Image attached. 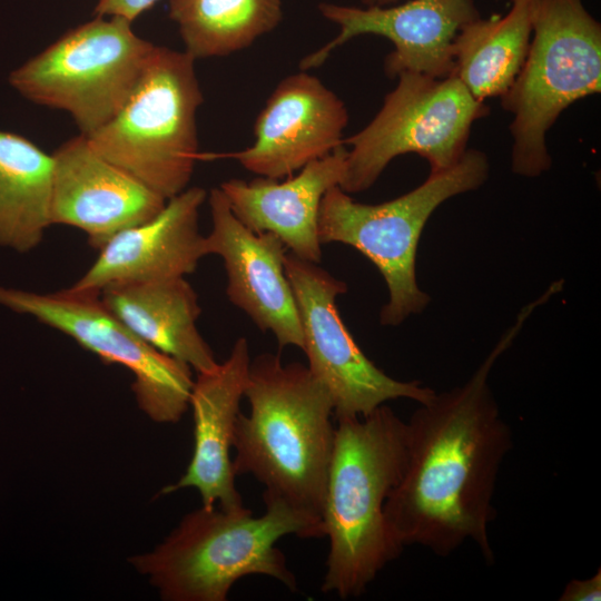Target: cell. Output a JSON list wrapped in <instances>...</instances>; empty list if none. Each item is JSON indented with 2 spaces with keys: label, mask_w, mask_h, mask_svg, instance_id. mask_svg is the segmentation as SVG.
Here are the masks:
<instances>
[{
  "label": "cell",
  "mask_w": 601,
  "mask_h": 601,
  "mask_svg": "<svg viewBox=\"0 0 601 601\" xmlns=\"http://www.w3.org/2000/svg\"><path fill=\"white\" fill-rule=\"evenodd\" d=\"M318 10L338 27V33L305 56L300 70L318 68L338 47L356 37L374 35L393 45L384 60L385 75L392 79L403 72L451 76L456 35L481 17L475 0H407L385 7L321 2Z\"/></svg>",
  "instance_id": "obj_12"
},
{
  "label": "cell",
  "mask_w": 601,
  "mask_h": 601,
  "mask_svg": "<svg viewBox=\"0 0 601 601\" xmlns=\"http://www.w3.org/2000/svg\"><path fill=\"white\" fill-rule=\"evenodd\" d=\"M531 32L530 0H512L504 14L466 23L453 42L452 75L480 101L502 97L524 63Z\"/></svg>",
  "instance_id": "obj_20"
},
{
  "label": "cell",
  "mask_w": 601,
  "mask_h": 601,
  "mask_svg": "<svg viewBox=\"0 0 601 601\" xmlns=\"http://www.w3.org/2000/svg\"><path fill=\"white\" fill-rule=\"evenodd\" d=\"M52 155L51 225L87 235L100 249L116 234L155 217L167 199L99 155L79 134Z\"/></svg>",
  "instance_id": "obj_15"
},
{
  "label": "cell",
  "mask_w": 601,
  "mask_h": 601,
  "mask_svg": "<svg viewBox=\"0 0 601 601\" xmlns=\"http://www.w3.org/2000/svg\"><path fill=\"white\" fill-rule=\"evenodd\" d=\"M285 273L297 304L307 367L327 388L335 418L366 416L397 398L423 404L435 395L418 381L388 376L362 352L337 308V297L347 292L344 280L290 253Z\"/></svg>",
  "instance_id": "obj_11"
},
{
  "label": "cell",
  "mask_w": 601,
  "mask_h": 601,
  "mask_svg": "<svg viewBox=\"0 0 601 601\" xmlns=\"http://www.w3.org/2000/svg\"><path fill=\"white\" fill-rule=\"evenodd\" d=\"M169 17L195 60L226 57L272 32L283 0H170Z\"/></svg>",
  "instance_id": "obj_22"
},
{
  "label": "cell",
  "mask_w": 601,
  "mask_h": 601,
  "mask_svg": "<svg viewBox=\"0 0 601 601\" xmlns=\"http://www.w3.org/2000/svg\"><path fill=\"white\" fill-rule=\"evenodd\" d=\"M396 79L374 118L344 139L339 187L348 194L372 187L388 164L405 154L424 158L431 171L452 167L466 151L474 122L490 114L453 75L403 72Z\"/></svg>",
  "instance_id": "obj_9"
},
{
  "label": "cell",
  "mask_w": 601,
  "mask_h": 601,
  "mask_svg": "<svg viewBox=\"0 0 601 601\" xmlns=\"http://www.w3.org/2000/svg\"><path fill=\"white\" fill-rule=\"evenodd\" d=\"M99 296L139 338L197 373L214 370L218 362L197 329L201 313L198 296L185 277L114 283Z\"/></svg>",
  "instance_id": "obj_19"
},
{
  "label": "cell",
  "mask_w": 601,
  "mask_h": 601,
  "mask_svg": "<svg viewBox=\"0 0 601 601\" xmlns=\"http://www.w3.org/2000/svg\"><path fill=\"white\" fill-rule=\"evenodd\" d=\"M549 294L524 306L475 370L460 386L435 393L412 414L407 424L406 463L384 514L396 542L421 545L446 556L473 541L487 562L494 560L489 525L504 457L512 447L490 387L491 372Z\"/></svg>",
  "instance_id": "obj_1"
},
{
  "label": "cell",
  "mask_w": 601,
  "mask_h": 601,
  "mask_svg": "<svg viewBox=\"0 0 601 601\" xmlns=\"http://www.w3.org/2000/svg\"><path fill=\"white\" fill-rule=\"evenodd\" d=\"M248 341L236 339L228 357L208 372L197 373L189 406L194 416V452L184 475L164 487L168 494L181 489L198 491L203 506H244L235 484L230 451L250 366Z\"/></svg>",
  "instance_id": "obj_17"
},
{
  "label": "cell",
  "mask_w": 601,
  "mask_h": 601,
  "mask_svg": "<svg viewBox=\"0 0 601 601\" xmlns=\"http://www.w3.org/2000/svg\"><path fill=\"white\" fill-rule=\"evenodd\" d=\"M406 453L407 424L385 404L366 416L336 418L322 516L329 541L323 592L357 598L402 553L384 508Z\"/></svg>",
  "instance_id": "obj_3"
},
{
  "label": "cell",
  "mask_w": 601,
  "mask_h": 601,
  "mask_svg": "<svg viewBox=\"0 0 601 601\" xmlns=\"http://www.w3.org/2000/svg\"><path fill=\"white\" fill-rule=\"evenodd\" d=\"M348 111L321 79L300 70L278 82L254 125V142L221 155L269 179L294 175L344 145Z\"/></svg>",
  "instance_id": "obj_13"
},
{
  "label": "cell",
  "mask_w": 601,
  "mask_h": 601,
  "mask_svg": "<svg viewBox=\"0 0 601 601\" xmlns=\"http://www.w3.org/2000/svg\"><path fill=\"white\" fill-rule=\"evenodd\" d=\"M155 48L126 19L97 16L14 69L9 82L28 100L68 112L89 136L121 108Z\"/></svg>",
  "instance_id": "obj_8"
},
{
  "label": "cell",
  "mask_w": 601,
  "mask_h": 601,
  "mask_svg": "<svg viewBox=\"0 0 601 601\" xmlns=\"http://www.w3.org/2000/svg\"><path fill=\"white\" fill-rule=\"evenodd\" d=\"M207 198L201 187H187L167 199L151 219L110 238L92 265L70 287L99 292L114 283L185 277L207 256L199 231V209Z\"/></svg>",
  "instance_id": "obj_16"
},
{
  "label": "cell",
  "mask_w": 601,
  "mask_h": 601,
  "mask_svg": "<svg viewBox=\"0 0 601 601\" xmlns=\"http://www.w3.org/2000/svg\"><path fill=\"white\" fill-rule=\"evenodd\" d=\"M490 176L487 156L466 149L452 167L431 171L414 189L370 205L355 201L339 186L322 198L317 234L321 244L342 243L361 252L378 269L388 292L380 312L383 326H397L430 303L416 279V252L431 215L447 199L480 188Z\"/></svg>",
  "instance_id": "obj_6"
},
{
  "label": "cell",
  "mask_w": 601,
  "mask_h": 601,
  "mask_svg": "<svg viewBox=\"0 0 601 601\" xmlns=\"http://www.w3.org/2000/svg\"><path fill=\"white\" fill-rule=\"evenodd\" d=\"M0 304L66 334L102 362L129 370L137 404L152 421L176 423L188 410L191 367L139 338L105 306L99 292L69 287L35 293L0 286Z\"/></svg>",
  "instance_id": "obj_10"
},
{
  "label": "cell",
  "mask_w": 601,
  "mask_h": 601,
  "mask_svg": "<svg viewBox=\"0 0 601 601\" xmlns=\"http://www.w3.org/2000/svg\"><path fill=\"white\" fill-rule=\"evenodd\" d=\"M158 0H97L95 12L99 17H119L132 22Z\"/></svg>",
  "instance_id": "obj_23"
},
{
  "label": "cell",
  "mask_w": 601,
  "mask_h": 601,
  "mask_svg": "<svg viewBox=\"0 0 601 601\" xmlns=\"http://www.w3.org/2000/svg\"><path fill=\"white\" fill-rule=\"evenodd\" d=\"M203 101L195 59L156 46L121 108L86 137L104 158L169 199L188 187L200 158L196 116Z\"/></svg>",
  "instance_id": "obj_7"
},
{
  "label": "cell",
  "mask_w": 601,
  "mask_h": 601,
  "mask_svg": "<svg viewBox=\"0 0 601 601\" xmlns=\"http://www.w3.org/2000/svg\"><path fill=\"white\" fill-rule=\"evenodd\" d=\"M560 601H600L601 600V569L590 578L572 579L561 593Z\"/></svg>",
  "instance_id": "obj_24"
},
{
  "label": "cell",
  "mask_w": 601,
  "mask_h": 601,
  "mask_svg": "<svg viewBox=\"0 0 601 601\" xmlns=\"http://www.w3.org/2000/svg\"><path fill=\"white\" fill-rule=\"evenodd\" d=\"M234 440L235 475L250 474L265 486L263 500H279L321 532L334 447L333 402L307 365L283 363L279 354L250 361Z\"/></svg>",
  "instance_id": "obj_2"
},
{
  "label": "cell",
  "mask_w": 601,
  "mask_h": 601,
  "mask_svg": "<svg viewBox=\"0 0 601 601\" xmlns=\"http://www.w3.org/2000/svg\"><path fill=\"white\" fill-rule=\"evenodd\" d=\"M264 503L260 516L245 506H201L186 514L154 550L129 561L165 601H225L233 585L252 574L270 577L295 591L296 578L276 542L289 534H322L283 501Z\"/></svg>",
  "instance_id": "obj_4"
},
{
  "label": "cell",
  "mask_w": 601,
  "mask_h": 601,
  "mask_svg": "<svg viewBox=\"0 0 601 601\" xmlns=\"http://www.w3.org/2000/svg\"><path fill=\"white\" fill-rule=\"evenodd\" d=\"M363 7H385L400 2L401 0H359Z\"/></svg>",
  "instance_id": "obj_25"
},
{
  "label": "cell",
  "mask_w": 601,
  "mask_h": 601,
  "mask_svg": "<svg viewBox=\"0 0 601 601\" xmlns=\"http://www.w3.org/2000/svg\"><path fill=\"white\" fill-rule=\"evenodd\" d=\"M211 230L206 255H218L227 277L226 295L279 346L303 348L296 299L285 273L287 248L272 233H255L234 215L219 187L208 194Z\"/></svg>",
  "instance_id": "obj_14"
},
{
  "label": "cell",
  "mask_w": 601,
  "mask_h": 601,
  "mask_svg": "<svg viewBox=\"0 0 601 601\" xmlns=\"http://www.w3.org/2000/svg\"><path fill=\"white\" fill-rule=\"evenodd\" d=\"M530 11L528 55L500 98L512 115V171L535 178L551 167L546 135L560 115L601 91V23L583 0H530Z\"/></svg>",
  "instance_id": "obj_5"
},
{
  "label": "cell",
  "mask_w": 601,
  "mask_h": 601,
  "mask_svg": "<svg viewBox=\"0 0 601 601\" xmlns=\"http://www.w3.org/2000/svg\"><path fill=\"white\" fill-rule=\"evenodd\" d=\"M52 155L28 138L0 130V246L36 248L51 226Z\"/></svg>",
  "instance_id": "obj_21"
},
{
  "label": "cell",
  "mask_w": 601,
  "mask_h": 601,
  "mask_svg": "<svg viewBox=\"0 0 601 601\" xmlns=\"http://www.w3.org/2000/svg\"><path fill=\"white\" fill-rule=\"evenodd\" d=\"M345 145L314 160L287 180L257 177L250 181L228 179L219 185L231 211L255 233L277 236L294 256L319 264L317 234L322 198L339 186L345 171Z\"/></svg>",
  "instance_id": "obj_18"
}]
</instances>
